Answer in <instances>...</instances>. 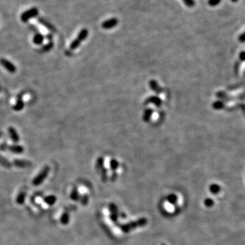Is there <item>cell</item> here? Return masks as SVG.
I'll use <instances>...</instances> for the list:
<instances>
[{"mask_svg": "<svg viewBox=\"0 0 245 245\" xmlns=\"http://www.w3.org/2000/svg\"><path fill=\"white\" fill-rule=\"evenodd\" d=\"M147 223V219L145 218H140L136 221H132L126 225H123L121 226V230L124 232H128L131 230H133L138 227H142Z\"/></svg>", "mask_w": 245, "mask_h": 245, "instance_id": "obj_1", "label": "cell"}, {"mask_svg": "<svg viewBox=\"0 0 245 245\" xmlns=\"http://www.w3.org/2000/svg\"><path fill=\"white\" fill-rule=\"evenodd\" d=\"M50 172V168L48 166H45L44 167L40 172L38 174V175L35 177L34 179L33 180L32 183L35 186H38L41 183H42L43 181L46 179V177L48 176V174Z\"/></svg>", "mask_w": 245, "mask_h": 245, "instance_id": "obj_2", "label": "cell"}, {"mask_svg": "<svg viewBox=\"0 0 245 245\" xmlns=\"http://www.w3.org/2000/svg\"><path fill=\"white\" fill-rule=\"evenodd\" d=\"M39 15V11L36 8H31L30 9L24 11L21 15V20L23 23H27L31 18H35Z\"/></svg>", "mask_w": 245, "mask_h": 245, "instance_id": "obj_3", "label": "cell"}, {"mask_svg": "<svg viewBox=\"0 0 245 245\" xmlns=\"http://www.w3.org/2000/svg\"><path fill=\"white\" fill-rule=\"evenodd\" d=\"M0 64H1L9 73L15 74L16 72V67L15 65L7 59L5 58L0 59Z\"/></svg>", "mask_w": 245, "mask_h": 245, "instance_id": "obj_4", "label": "cell"}, {"mask_svg": "<svg viewBox=\"0 0 245 245\" xmlns=\"http://www.w3.org/2000/svg\"><path fill=\"white\" fill-rule=\"evenodd\" d=\"M119 23V21L116 18H112L110 19H108V20L105 21L104 22H103L102 24V27L103 29H110L114 28V27H116Z\"/></svg>", "mask_w": 245, "mask_h": 245, "instance_id": "obj_5", "label": "cell"}, {"mask_svg": "<svg viewBox=\"0 0 245 245\" xmlns=\"http://www.w3.org/2000/svg\"><path fill=\"white\" fill-rule=\"evenodd\" d=\"M38 23L42 24V25L44 26L46 29H48L49 31H51V32H55L56 31L55 27H54L53 25V24H52L51 23H49L48 21H46V19H44V18L38 17Z\"/></svg>", "mask_w": 245, "mask_h": 245, "instance_id": "obj_6", "label": "cell"}, {"mask_svg": "<svg viewBox=\"0 0 245 245\" xmlns=\"http://www.w3.org/2000/svg\"><path fill=\"white\" fill-rule=\"evenodd\" d=\"M8 133H9L10 137L11 140L13 141V142L18 143L19 140H20V137H19L18 133L15 128L12 127H10L8 128Z\"/></svg>", "mask_w": 245, "mask_h": 245, "instance_id": "obj_7", "label": "cell"}, {"mask_svg": "<svg viewBox=\"0 0 245 245\" xmlns=\"http://www.w3.org/2000/svg\"><path fill=\"white\" fill-rule=\"evenodd\" d=\"M14 165L18 168H27L32 165V163L27 160L23 159H15L13 162Z\"/></svg>", "mask_w": 245, "mask_h": 245, "instance_id": "obj_8", "label": "cell"}, {"mask_svg": "<svg viewBox=\"0 0 245 245\" xmlns=\"http://www.w3.org/2000/svg\"><path fill=\"white\" fill-rule=\"evenodd\" d=\"M7 148L10 151L15 154H21L24 151V148L23 146L18 145V144H14V145L8 146Z\"/></svg>", "mask_w": 245, "mask_h": 245, "instance_id": "obj_9", "label": "cell"}, {"mask_svg": "<svg viewBox=\"0 0 245 245\" xmlns=\"http://www.w3.org/2000/svg\"><path fill=\"white\" fill-rule=\"evenodd\" d=\"M44 37L40 33H36L33 37V42L35 45H41L44 42Z\"/></svg>", "mask_w": 245, "mask_h": 245, "instance_id": "obj_10", "label": "cell"}, {"mask_svg": "<svg viewBox=\"0 0 245 245\" xmlns=\"http://www.w3.org/2000/svg\"><path fill=\"white\" fill-rule=\"evenodd\" d=\"M24 103L23 99H22V97H18L17 102H16V104L14 106L13 109L15 111H21L23 110V108H24Z\"/></svg>", "mask_w": 245, "mask_h": 245, "instance_id": "obj_11", "label": "cell"}, {"mask_svg": "<svg viewBox=\"0 0 245 245\" xmlns=\"http://www.w3.org/2000/svg\"><path fill=\"white\" fill-rule=\"evenodd\" d=\"M88 34H89L88 30L87 29H83L82 30H80V32H79L78 37L76 39L81 43V42H83V41L86 39L87 37L88 36Z\"/></svg>", "mask_w": 245, "mask_h": 245, "instance_id": "obj_12", "label": "cell"}, {"mask_svg": "<svg viewBox=\"0 0 245 245\" xmlns=\"http://www.w3.org/2000/svg\"><path fill=\"white\" fill-rule=\"evenodd\" d=\"M53 42L51 41V42H49L48 44H46L42 46V48H41V51L42 52V53H46V52H48L49 51H51L52 48L53 47Z\"/></svg>", "mask_w": 245, "mask_h": 245, "instance_id": "obj_13", "label": "cell"}, {"mask_svg": "<svg viewBox=\"0 0 245 245\" xmlns=\"http://www.w3.org/2000/svg\"><path fill=\"white\" fill-rule=\"evenodd\" d=\"M209 189H210V191H211V192L212 193H213V194H217L218 193L220 192V187L217 184H212L211 185Z\"/></svg>", "mask_w": 245, "mask_h": 245, "instance_id": "obj_14", "label": "cell"}, {"mask_svg": "<svg viewBox=\"0 0 245 245\" xmlns=\"http://www.w3.org/2000/svg\"><path fill=\"white\" fill-rule=\"evenodd\" d=\"M56 200H57V198L54 195H49L48 197L45 198L44 199V201L46 204H49V205H53L54 203L56 202Z\"/></svg>", "mask_w": 245, "mask_h": 245, "instance_id": "obj_15", "label": "cell"}, {"mask_svg": "<svg viewBox=\"0 0 245 245\" xmlns=\"http://www.w3.org/2000/svg\"><path fill=\"white\" fill-rule=\"evenodd\" d=\"M70 220V215L67 212H64L61 217V222L63 225H67Z\"/></svg>", "mask_w": 245, "mask_h": 245, "instance_id": "obj_16", "label": "cell"}, {"mask_svg": "<svg viewBox=\"0 0 245 245\" xmlns=\"http://www.w3.org/2000/svg\"><path fill=\"white\" fill-rule=\"evenodd\" d=\"M25 196L26 194L24 192H21L18 194V195L17 196V198H16V202H17L18 204H23L24 203V199H25Z\"/></svg>", "mask_w": 245, "mask_h": 245, "instance_id": "obj_17", "label": "cell"}, {"mask_svg": "<svg viewBox=\"0 0 245 245\" xmlns=\"http://www.w3.org/2000/svg\"><path fill=\"white\" fill-rule=\"evenodd\" d=\"M70 198L72 199L73 200H78L79 198H80V196H79L78 194V192L77 191V189L76 188H74L72 191V193H71L70 194Z\"/></svg>", "mask_w": 245, "mask_h": 245, "instance_id": "obj_18", "label": "cell"}, {"mask_svg": "<svg viewBox=\"0 0 245 245\" xmlns=\"http://www.w3.org/2000/svg\"><path fill=\"white\" fill-rule=\"evenodd\" d=\"M177 200H178V198H177V196L175 194H170L168 195V201L169 203L172 204H176Z\"/></svg>", "mask_w": 245, "mask_h": 245, "instance_id": "obj_19", "label": "cell"}, {"mask_svg": "<svg viewBox=\"0 0 245 245\" xmlns=\"http://www.w3.org/2000/svg\"><path fill=\"white\" fill-rule=\"evenodd\" d=\"M109 209H110L111 214H118V208H117V206L114 204H110L109 205Z\"/></svg>", "mask_w": 245, "mask_h": 245, "instance_id": "obj_20", "label": "cell"}, {"mask_svg": "<svg viewBox=\"0 0 245 245\" xmlns=\"http://www.w3.org/2000/svg\"><path fill=\"white\" fill-rule=\"evenodd\" d=\"M184 4L189 8H193L195 6V2L194 0H182Z\"/></svg>", "mask_w": 245, "mask_h": 245, "instance_id": "obj_21", "label": "cell"}, {"mask_svg": "<svg viewBox=\"0 0 245 245\" xmlns=\"http://www.w3.org/2000/svg\"><path fill=\"white\" fill-rule=\"evenodd\" d=\"M220 2H221V0H208V4L212 7H215L219 5Z\"/></svg>", "mask_w": 245, "mask_h": 245, "instance_id": "obj_22", "label": "cell"}, {"mask_svg": "<svg viewBox=\"0 0 245 245\" xmlns=\"http://www.w3.org/2000/svg\"><path fill=\"white\" fill-rule=\"evenodd\" d=\"M204 204H205L207 207H211L214 204V201L211 198H207L204 200Z\"/></svg>", "mask_w": 245, "mask_h": 245, "instance_id": "obj_23", "label": "cell"}, {"mask_svg": "<svg viewBox=\"0 0 245 245\" xmlns=\"http://www.w3.org/2000/svg\"><path fill=\"white\" fill-rule=\"evenodd\" d=\"M0 163L2 164L3 165L6 166V167H9V166L10 165V163L8 162V161L4 159V157H2V156H0Z\"/></svg>", "mask_w": 245, "mask_h": 245, "instance_id": "obj_24", "label": "cell"}, {"mask_svg": "<svg viewBox=\"0 0 245 245\" xmlns=\"http://www.w3.org/2000/svg\"><path fill=\"white\" fill-rule=\"evenodd\" d=\"M150 101H151L152 102L154 103V104L156 105L157 106H161V100L157 97H152L150 99Z\"/></svg>", "mask_w": 245, "mask_h": 245, "instance_id": "obj_25", "label": "cell"}, {"mask_svg": "<svg viewBox=\"0 0 245 245\" xmlns=\"http://www.w3.org/2000/svg\"><path fill=\"white\" fill-rule=\"evenodd\" d=\"M103 159H102V157H100L99 159H98L97 161V164H96L97 168H98V169L102 168V167H103Z\"/></svg>", "mask_w": 245, "mask_h": 245, "instance_id": "obj_26", "label": "cell"}, {"mask_svg": "<svg viewBox=\"0 0 245 245\" xmlns=\"http://www.w3.org/2000/svg\"><path fill=\"white\" fill-rule=\"evenodd\" d=\"M118 162L116 160H112L110 162V167L113 170H116L117 167H118Z\"/></svg>", "mask_w": 245, "mask_h": 245, "instance_id": "obj_27", "label": "cell"}, {"mask_svg": "<svg viewBox=\"0 0 245 245\" xmlns=\"http://www.w3.org/2000/svg\"><path fill=\"white\" fill-rule=\"evenodd\" d=\"M88 200H89L88 196L87 195H84V196H83V198L81 199V204H83V205H86V204L88 203Z\"/></svg>", "mask_w": 245, "mask_h": 245, "instance_id": "obj_28", "label": "cell"}, {"mask_svg": "<svg viewBox=\"0 0 245 245\" xmlns=\"http://www.w3.org/2000/svg\"><path fill=\"white\" fill-rule=\"evenodd\" d=\"M110 217V219L113 220V222H116L117 219H118V214H116V213L111 214Z\"/></svg>", "mask_w": 245, "mask_h": 245, "instance_id": "obj_29", "label": "cell"}, {"mask_svg": "<svg viewBox=\"0 0 245 245\" xmlns=\"http://www.w3.org/2000/svg\"><path fill=\"white\" fill-rule=\"evenodd\" d=\"M238 40H239L240 42H245V31L244 33H242L241 35H239Z\"/></svg>", "mask_w": 245, "mask_h": 245, "instance_id": "obj_30", "label": "cell"}, {"mask_svg": "<svg viewBox=\"0 0 245 245\" xmlns=\"http://www.w3.org/2000/svg\"><path fill=\"white\" fill-rule=\"evenodd\" d=\"M29 27H30V29H31L32 31H34V32H35V34H36V33H38V29H37V27H35V25H34V24H31V25H29Z\"/></svg>", "mask_w": 245, "mask_h": 245, "instance_id": "obj_31", "label": "cell"}, {"mask_svg": "<svg viewBox=\"0 0 245 245\" xmlns=\"http://www.w3.org/2000/svg\"><path fill=\"white\" fill-rule=\"evenodd\" d=\"M46 38H47L48 40H49V42H51V41H52V38H53V35L51 34H48L46 35Z\"/></svg>", "mask_w": 245, "mask_h": 245, "instance_id": "obj_32", "label": "cell"}, {"mask_svg": "<svg viewBox=\"0 0 245 245\" xmlns=\"http://www.w3.org/2000/svg\"><path fill=\"white\" fill-rule=\"evenodd\" d=\"M231 2H234V3H236V2H238V0H231Z\"/></svg>", "mask_w": 245, "mask_h": 245, "instance_id": "obj_33", "label": "cell"}, {"mask_svg": "<svg viewBox=\"0 0 245 245\" xmlns=\"http://www.w3.org/2000/svg\"><path fill=\"white\" fill-rule=\"evenodd\" d=\"M162 245H165V244H162Z\"/></svg>", "mask_w": 245, "mask_h": 245, "instance_id": "obj_34", "label": "cell"}]
</instances>
